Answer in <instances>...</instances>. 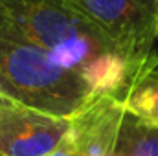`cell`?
<instances>
[{
	"mask_svg": "<svg viewBox=\"0 0 158 156\" xmlns=\"http://www.w3.org/2000/svg\"><path fill=\"white\" fill-rule=\"evenodd\" d=\"M0 35L42 48L98 94L125 99L134 84L131 63L74 0H0Z\"/></svg>",
	"mask_w": 158,
	"mask_h": 156,
	"instance_id": "1",
	"label": "cell"
},
{
	"mask_svg": "<svg viewBox=\"0 0 158 156\" xmlns=\"http://www.w3.org/2000/svg\"><path fill=\"white\" fill-rule=\"evenodd\" d=\"M0 90L6 97L61 117H72L98 92L77 72L28 40L0 35Z\"/></svg>",
	"mask_w": 158,
	"mask_h": 156,
	"instance_id": "2",
	"label": "cell"
},
{
	"mask_svg": "<svg viewBox=\"0 0 158 156\" xmlns=\"http://www.w3.org/2000/svg\"><path fill=\"white\" fill-rule=\"evenodd\" d=\"M74 2L131 63L134 70V84L145 77L158 51V0H74Z\"/></svg>",
	"mask_w": 158,
	"mask_h": 156,
	"instance_id": "3",
	"label": "cell"
},
{
	"mask_svg": "<svg viewBox=\"0 0 158 156\" xmlns=\"http://www.w3.org/2000/svg\"><path fill=\"white\" fill-rule=\"evenodd\" d=\"M70 117L0 99V156H48L66 138Z\"/></svg>",
	"mask_w": 158,
	"mask_h": 156,
	"instance_id": "4",
	"label": "cell"
},
{
	"mask_svg": "<svg viewBox=\"0 0 158 156\" xmlns=\"http://www.w3.org/2000/svg\"><path fill=\"white\" fill-rule=\"evenodd\" d=\"M127 116L123 99L98 94L70 117L66 142L77 156H110L118 153L121 127Z\"/></svg>",
	"mask_w": 158,
	"mask_h": 156,
	"instance_id": "5",
	"label": "cell"
},
{
	"mask_svg": "<svg viewBox=\"0 0 158 156\" xmlns=\"http://www.w3.org/2000/svg\"><path fill=\"white\" fill-rule=\"evenodd\" d=\"M118 153L121 156H158V125L145 123L127 112Z\"/></svg>",
	"mask_w": 158,
	"mask_h": 156,
	"instance_id": "6",
	"label": "cell"
},
{
	"mask_svg": "<svg viewBox=\"0 0 158 156\" xmlns=\"http://www.w3.org/2000/svg\"><path fill=\"white\" fill-rule=\"evenodd\" d=\"M123 103L131 116L151 125H158V72H151L140 79L129 90Z\"/></svg>",
	"mask_w": 158,
	"mask_h": 156,
	"instance_id": "7",
	"label": "cell"
},
{
	"mask_svg": "<svg viewBox=\"0 0 158 156\" xmlns=\"http://www.w3.org/2000/svg\"><path fill=\"white\" fill-rule=\"evenodd\" d=\"M48 156H77L76 153H74V149L70 147V143L66 142V138H64V142L52 153V154H48Z\"/></svg>",
	"mask_w": 158,
	"mask_h": 156,
	"instance_id": "8",
	"label": "cell"
},
{
	"mask_svg": "<svg viewBox=\"0 0 158 156\" xmlns=\"http://www.w3.org/2000/svg\"><path fill=\"white\" fill-rule=\"evenodd\" d=\"M156 39H158V11H156Z\"/></svg>",
	"mask_w": 158,
	"mask_h": 156,
	"instance_id": "9",
	"label": "cell"
},
{
	"mask_svg": "<svg viewBox=\"0 0 158 156\" xmlns=\"http://www.w3.org/2000/svg\"><path fill=\"white\" fill-rule=\"evenodd\" d=\"M2 97H4V94H2V90H0V99H2Z\"/></svg>",
	"mask_w": 158,
	"mask_h": 156,
	"instance_id": "10",
	"label": "cell"
}]
</instances>
